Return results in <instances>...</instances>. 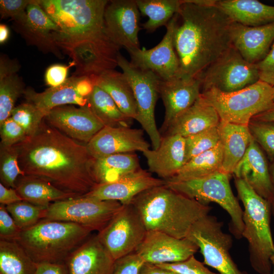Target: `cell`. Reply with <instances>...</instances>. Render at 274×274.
Segmentation results:
<instances>
[{"label": "cell", "mask_w": 274, "mask_h": 274, "mask_svg": "<svg viewBox=\"0 0 274 274\" xmlns=\"http://www.w3.org/2000/svg\"><path fill=\"white\" fill-rule=\"evenodd\" d=\"M107 0H39L58 25L56 46L68 55L74 76L92 77L118 66L121 48L107 34L104 15Z\"/></svg>", "instance_id": "cell-1"}, {"label": "cell", "mask_w": 274, "mask_h": 274, "mask_svg": "<svg viewBox=\"0 0 274 274\" xmlns=\"http://www.w3.org/2000/svg\"><path fill=\"white\" fill-rule=\"evenodd\" d=\"M14 146L25 175L43 179L77 197L98 185L92 170L94 158L86 144L68 137L45 119L33 135Z\"/></svg>", "instance_id": "cell-2"}, {"label": "cell", "mask_w": 274, "mask_h": 274, "mask_svg": "<svg viewBox=\"0 0 274 274\" xmlns=\"http://www.w3.org/2000/svg\"><path fill=\"white\" fill-rule=\"evenodd\" d=\"M215 0H181L175 15L174 46L179 76L198 78L232 46V21L215 5Z\"/></svg>", "instance_id": "cell-3"}, {"label": "cell", "mask_w": 274, "mask_h": 274, "mask_svg": "<svg viewBox=\"0 0 274 274\" xmlns=\"http://www.w3.org/2000/svg\"><path fill=\"white\" fill-rule=\"evenodd\" d=\"M131 203L147 231H158L178 238L186 237L192 225L212 209L165 184L143 191Z\"/></svg>", "instance_id": "cell-4"}, {"label": "cell", "mask_w": 274, "mask_h": 274, "mask_svg": "<svg viewBox=\"0 0 274 274\" xmlns=\"http://www.w3.org/2000/svg\"><path fill=\"white\" fill-rule=\"evenodd\" d=\"M92 232L74 223L43 219L22 230L16 241L37 264L64 263Z\"/></svg>", "instance_id": "cell-5"}, {"label": "cell", "mask_w": 274, "mask_h": 274, "mask_svg": "<svg viewBox=\"0 0 274 274\" xmlns=\"http://www.w3.org/2000/svg\"><path fill=\"white\" fill-rule=\"evenodd\" d=\"M238 197L244 206L242 237L249 244V259L259 274H270L274 243L270 226L271 204L257 194L244 179L234 177Z\"/></svg>", "instance_id": "cell-6"}, {"label": "cell", "mask_w": 274, "mask_h": 274, "mask_svg": "<svg viewBox=\"0 0 274 274\" xmlns=\"http://www.w3.org/2000/svg\"><path fill=\"white\" fill-rule=\"evenodd\" d=\"M200 96L215 109L220 121L244 125L274 105L272 87L261 80L232 92L210 88Z\"/></svg>", "instance_id": "cell-7"}, {"label": "cell", "mask_w": 274, "mask_h": 274, "mask_svg": "<svg viewBox=\"0 0 274 274\" xmlns=\"http://www.w3.org/2000/svg\"><path fill=\"white\" fill-rule=\"evenodd\" d=\"M230 175L219 172L202 178L183 181L167 180L165 185L203 205L218 204L229 214V229L239 239L244 228L243 211L231 190Z\"/></svg>", "instance_id": "cell-8"}, {"label": "cell", "mask_w": 274, "mask_h": 274, "mask_svg": "<svg viewBox=\"0 0 274 274\" xmlns=\"http://www.w3.org/2000/svg\"><path fill=\"white\" fill-rule=\"evenodd\" d=\"M223 224L216 217L207 215L192 225L186 237L198 247L203 263L220 274H248L239 269L233 261L229 253L232 238L223 232Z\"/></svg>", "instance_id": "cell-9"}, {"label": "cell", "mask_w": 274, "mask_h": 274, "mask_svg": "<svg viewBox=\"0 0 274 274\" xmlns=\"http://www.w3.org/2000/svg\"><path fill=\"white\" fill-rule=\"evenodd\" d=\"M123 206L118 201L103 200L84 195L51 203L46 209L43 219L70 222L98 232Z\"/></svg>", "instance_id": "cell-10"}, {"label": "cell", "mask_w": 274, "mask_h": 274, "mask_svg": "<svg viewBox=\"0 0 274 274\" xmlns=\"http://www.w3.org/2000/svg\"><path fill=\"white\" fill-rule=\"evenodd\" d=\"M118 65L127 78L132 90L137 108L135 119L151 141L152 149H157L161 140L155 118V108L159 96L160 79L153 72L132 65L120 53Z\"/></svg>", "instance_id": "cell-11"}, {"label": "cell", "mask_w": 274, "mask_h": 274, "mask_svg": "<svg viewBox=\"0 0 274 274\" xmlns=\"http://www.w3.org/2000/svg\"><path fill=\"white\" fill-rule=\"evenodd\" d=\"M198 78L201 92L214 88L223 92H232L259 80L256 64L247 61L233 46Z\"/></svg>", "instance_id": "cell-12"}, {"label": "cell", "mask_w": 274, "mask_h": 274, "mask_svg": "<svg viewBox=\"0 0 274 274\" xmlns=\"http://www.w3.org/2000/svg\"><path fill=\"white\" fill-rule=\"evenodd\" d=\"M147 230L131 204L123 205L108 224L97 235L114 260L135 252Z\"/></svg>", "instance_id": "cell-13"}, {"label": "cell", "mask_w": 274, "mask_h": 274, "mask_svg": "<svg viewBox=\"0 0 274 274\" xmlns=\"http://www.w3.org/2000/svg\"><path fill=\"white\" fill-rule=\"evenodd\" d=\"M140 12L135 1H109L104 15L106 32L112 40L127 51L140 48L138 34Z\"/></svg>", "instance_id": "cell-14"}, {"label": "cell", "mask_w": 274, "mask_h": 274, "mask_svg": "<svg viewBox=\"0 0 274 274\" xmlns=\"http://www.w3.org/2000/svg\"><path fill=\"white\" fill-rule=\"evenodd\" d=\"M175 15L168 23L166 31L160 42L154 47L127 51L130 63L134 66L155 73L161 80L179 76L180 65L173 42Z\"/></svg>", "instance_id": "cell-15"}, {"label": "cell", "mask_w": 274, "mask_h": 274, "mask_svg": "<svg viewBox=\"0 0 274 274\" xmlns=\"http://www.w3.org/2000/svg\"><path fill=\"white\" fill-rule=\"evenodd\" d=\"M94 86L90 77L72 75L58 86L49 87L42 92L29 88L25 89L23 95L27 102L36 106L47 115L57 107L68 104L86 106Z\"/></svg>", "instance_id": "cell-16"}, {"label": "cell", "mask_w": 274, "mask_h": 274, "mask_svg": "<svg viewBox=\"0 0 274 274\" xmlns=\"http://www.w3.org/2000/svg\"><path fill=\"white\" fill-rule=\"evenodd\" d=\"M199 248L187 237L178 238L158 231H147L135 250L144 262L154 264L183 261L194 255Z\"/></svg>", "instance_id": "cell-17"}, {"label": "cell", "mask_w": 274, "mask_h": 274, "mask_svg": "<svg viewBox=\"0 0 274 274\" xmlns=\"http://www.w3.org/2000/svg\"><path fill=\"white\" fill-rule=\"evenodd\" d=\"M45 121L68 137L87 144L105 126L87 105L63 106L52 109Z\"/></svg>", "instance_id": "cell-18"}, {"label": "cell", "mask_w": 274, "mask_h": 274, "mask_svg": "<svg viewBox=\"0 0 274 274\" xmlns=\"http://www.w3.org/2000/svg\"><path fill=\"white\" fill-rule=\"evenodd\" d=\"M94 158L106 156L140 151L150 149L142 129L130 127L104 126L86 144Z\"/></svg>", "instance_id": "cell-19"}, {"label": "cell", "mask_w": 274, "mask_h": 274, "mask_svg": "<svg viewBox=\"0 0 274 274\" xmlns=\"http://www.w3.org/2000/svg\"><path fill=\"white\" fill-rule=\"evenodd\" d=\"M201 92L199 78L178 76L169 80H160L159 96L165 108L160 132L162 135L180 114L190 108Z\"/></svg>", "instance_id": "cell-20"}, {"label": "cell", "mask_w": 274, "mask_h": 274, "mask_svg": "<svg viewBox=\"0 0 274 274\" xmlns=\"http://www.w3.org/2000/svg\"><path fill=\"white\" fill-rule=\"evenodd\" d=\"M26 13L25 22L15 25L16 29L30 45L62 58L60 49L52 38V33L59 30V27L42 8L39 0H32L26 8Z\"/></svg>", "instance_id": "cell-21"}, {"label": "cell", "mask_w": 274, "mask_h": 274, "mask_svg": "<svg viewBox=\"0 0 274 274\" xmlns=\"http://www.w3.org/2000/svg\"><path fill=\"white\" fill-rule=\"evenodd\" d=\"M165 184V180L153 177L150 172L142 168L115 182L98 184L85 195L103 200H116L127 205L143 191Z\"/></svg>", "instance_id": "cell-22"}, {"label": "cell", "mask_w": 274, "mask_h": 274, "mask_svg": "<svg viewBox=\"0 0 274 274\" xmlns=\"http://www.w3.org/2000/svg\"><path fill=\"white\" fill-rule=\"evenodd\" d=\"M231 38L232 46L242 57L256 64L266 56L274 42V22L249 26L233 22Z\"/></svg>", "instance_id": "cell-23"}, {"label": "cell", "mask_w": 274, "mask_h": 274, "mask_svg": "<svg viewBox=\"0 0 274 274\" xmlns=\"http://www.w3.org/2000/svg\"><path fill=\"white\" fill-rule=\"evenodd\" d=\"M233 174L245 180L257 194L272 204L274 188L267 162L253 138Z\"/></svg>", "instance_id": "cell-24"}, {"label": "cell", "mask_w": 274, "mask_h": 274, "mask_svg": "<svg viewBox=\"0 0 274 274\" xmlns=\"http://www.w3.org/2000/svg\"><path fill=\"white\" fill-rule=\"evenodd\" d=\"M114 262L96 234L74 250L64 264L68 274H111Z\"/></svg>", "instance_id": "cell-25"}, {"label": "cell", "mask_w": 274, "mask_h": 274, "mask_svg": "<svg viewBox=\"0 0 274 274\" xmlns=\"http://www.w3.org/2000/svg\"><path fill=\"white\" fill-rule=\"evenodd\" d=\"M149 172L160 179L168 180L174 177L186 163L185 139L179 135L161 136L159 147L143 152Z\"/></svg>", "instance_id": "cell-26"}, {"label": "cell", "mask_w": 274, "mask_h": 274, "mask_svg": "<svg viewBox=\"0 0 274 274\" xmlns=\"http://www.w3.org/2000/svg\"><path fill=\"white\" fill-rule=\"evenodd\" d=\"M220 122V118L215 109L200 95L190 108L175 119L161 136L179 134L186 138L218 126Z\"/></svg>", "instance_id": "cell-27"}, {"label": "cell", "mask_w": 274, "mask_h": 274, "mask_svg": "<svg viewBox=\"0 0 274 274\" xmlns=\"http://www.w3.org/2000/svg\"><path fill=\"white\" fill-rule=\"evenodd\" d=\"M218 128L223 151L221 171L231 175L245 154L253 137L248 125L220 121Z\"/></svg>", "instance_id": "cell-28"}, {"label": "cell", "mask_w": 274, "mask_h": 274, "mask_svg": "<svg viewBox=\"0 0 274 274\" xmlns=\"http://www.w3.org/2000/svg\"><path fill=\"white\" fill-rule=\"evenodd\" d=\"M214 5L234 22L249 26L274 22V6L256 0H219Z\"/></svg>", "instance_id": "cell-29"}, {"label": "cell", "mask_w": 274, "mask_h": 274, "mask_svg": "<svg viewBox=\"0 0 274 274\" xmlns=\"http://www.w3.org/2000/svg\"><path fill=\"white\" fill-rule=\"evenodd\" d=\"M90 78L94 85L98 86L111 96L124 115L132 120L136 119L137 108L133 93L122 72L111 70Z\"/></svg>", "instance_id": "cell-30"}, {"label": "cell", "mask_w": 274, "mask_h": 274, "mask_svg": "<svg viewBox=\"0 0 274 274\" xmlns=\"http://www.w3.org/2000/svg\"><path fill=\"white\" fill-rule=\"evenodd\" d=\"M142 168L135 152L94 158L92 166V173L98 185L115 182Z\"/></svg>", "instance_id": "cell-31"}, {"label": "cell", "mask_w": 274, "mask_h": 274, "mask_svg": "<svg viewBox=\"0 0 274 274\" xmlns=\"http://www.w3.org/2000/svg\"><path fill=\"white\" fill-rule=\"evenodd\" d=\"M20 66L17 60L1 55L0 59V124L11 116L17 99L25 90L17 73Z\"/></svg>", "instance_id": "cell-32"}, {"label": "cell", "mask_w": 274, "mask_h": 274, "mask_svg": "<svg viewBox=\"0 0 274 274\" xmlns=\"http://www.w3.org/2000/svg\"><path fill=\"white\" fill-rule=\"evenodd\" d=\"M15 189L23 200L45 208L54 202L78 197L46 181L28 175L17 179Z\"/></svg>", "instance_id": "cell-33"}, {"label": "cell", "mask_w": 274, "mask_h": 274, "mask_svg": "<svg viewBox=\"0 0 274 274\" xmlns=\"http://www.w3.org/2000/svg\"><path fill=\"white\" fill-rule=\"evenodd\" d=\"M222 146L220 141L213 148L188 160L174 177L168 180L183 181L197 179L222 172Z\"/></svg>", "instance_id": "cell-34"}, {"label": "cell", "mask_w": 274, "mask_h": 274, "mask_svg": "<svg viewBox=\"0 0 274 274\" xmlns=\"http://www.w3.org/2000/svg\"><path fill=\"white\" fill-rule=\"evenodd\" d=\"M88 106L105 126L130 127L133 120L119 109L111 96L94 85L88 99Z\"/></svg>", "instance_id": "cell-35"}, {"label": "cell", "mask_w": 274, "mask_h": 274, "mask_svg": "<svg viewBox=\"0 0 274 274\" xmlns=\"http://www.w3.org/2000/svg\"><path fill=\"white\" fill-rule=\"evenodd\" d=\"M37 265L16 241L0 239V274H36Z\"/></svg>", "instance_id": "cell-36"}, {"label": "cell", "mask_w": 274, "mask_h": 274, "mask_svg": "<svg viewBox=\"0 0 274 274\" xmlns=\"http://www.w3.org/2000/svg\"><path fill=\"white\" fill-rule=\"evenodd\" d=\"M139 10L148 17L142 24L148 32H153L159 27L167 25L180 9L181 0H135Z\"/></svg>", "instance_id": "cell-37"}, {"label": "cell", "mask_w": 274, "mask_h": 274, "mask_svg": "<svg viewBox=\"0 0 274 274\" xmlns=\"http://www.w3.org/2000/svg\"><path fill=\"white\" fill-rule=\"evenodd\" d=\"M46 114L32 103L26 102L15 107L10 117L24 130L27 136L38 130Z\"/></svg>", "instance_id": "cell-38"}, {"label": "cell", "mask_w": 274, "mask_h": 274, "mask_svg": "<svg viewBox=\"0 0 274 274\" xmlns=\"http://www.w3.org/2000/svg\"><path fill=\"white\" fill-rule=\"evenodd\" d=\"M25 175L18 162V155L14 146L6 147L0 145L1 183L7 188L15 189L16 182Z\"/></svg>", "instance_id": "cell-39"}, {"label": "cell", "mask_w": 274, "mask_h": 274, "mask_svg": "<svg viewBox=\"0 0 274 274\" xmlns=\"http://www.w3.org/2000/svg\"><path fill=\"white\" fill-rule=\"evenodd\" d=\"M6 207L21 230L33 226L43 219L46 209L24 200L8 205Z\"/></svg>", "instance_id": "cell-40"}, {"label": "cell", "mask_w": 274, "mask_h": 274, "mask_svg": "<svg viewBox=\"0 0 274 274\" xmlns=\"http://www.w3.org/2000/svg\"><path fill=\"white\" fill-rule=\"evenodd\" d=\"M185 139L186 163L192 158L213 148L219 143L220 136L218 126L187 136Z\"/></svg>", "instance_id": "cell-41"}, {"label": "cell", "mask_w": 274, "mask_h": 274, "mask_svg": "<svg viewBox=\"0 0 274 274\" xmlns=\"http://www.w3.org/2000/svg\"><path fill=\"white\" fill-rule=\"evenodd\" d=\"M248 127L254 140L274 159V122L251 120Z\"/></svg>", "instance_id": "cell-42"}, {"label": "cell", "mask_w": 274, "mask_h": 274, "mask_svg": "<svg viewBox=\"0 0 274 274\" xmlns=\"http://www.w3.org/2000/svg\"><path fill=\"white\" fill-rule=\"evenodd\" d=\"M32 0H1L0 14L2 19L11 18L15 25L24 23L27 19L26 8Z\"/></svg>", "instance_id": "cell-43"}, {"label": "cell", "mask_w": 274, "mask_h": 274, "mask_svg": "<svg viewBox=\"0 0 274 274\" xmlns=\"http://www.w3.org/2000/svg\"><path fill=\"white\" fill-rule=\"evenodd\" d=\"M1 145L10 147L23 142L26 138L23 128L11 117L0 124Z\"/></svg>", "instance_id": "cell-44"}, {"label": "cell", "mask_w": 274, "mask_h": 274, "mask_svg": "<svg viewBox=\"0 0 274 274\" xmlns=\"http://www.w3.org/2000/svg\"><path fill=\"white\" fill-rule=\"evenodd\" d=\"M156 265L179 274H216L210 271L203 263L197 260L194 255L183 261Z\"/></svg>", "instance_id": "cell-45"}, {"label": "cell", "mask_w": 274, "mask_h": 274, "mask_svg": "<svg viewBox=\"0 0 274 274\" xmlns=\"http://www.w3.org/2000/svg\"><path fill=\"white\" fill-rule=\"evenodd\" d=\"M144 261L135 252L115 260L111 274H140Z\"/></svg>", "instance_id": "cell-46"}, {"label": "cell", "mask_w": 274, "mask_h": 274, "mask_svg": "<svg viewBox=\"0 0 274 274\" xmlns=\"http://www.w3.org/2000/svg\"><path fill=\"white\" fill-rule=\"evenodd\" d=\"M21 231L8 212L6 206L0 204V239L16 241Z\"/></svg>", "instance_id": "cell-47"}, {"label": "cell", "mask_w": 274, "mask_h": 274, "mask_svg": "<svg viewBox=\"0 0 274 274\" xmlns=\"http://www.w3.org/2000/svg\"><path fill=\"white\" fill-rule=\"evenodd\" d=\"M74 66L72 61L68 65L54 64L49 66L45 74L46 84L50 87L58 86L65 82L68 70Z\"/></svg>", "instance_id": "cell-48"}, {"label": "cell", "mask_w": 274, "mask_h": 274, "mask_svg": "<svg viewBox=\"0 0 274 274\" xmlns=\"http://www.w3.org/2000/svg\"><path fill=\"white\" fill-rule=\"evenodd\" d=\"M259 80L274 86V42L266 56L256 64Z\"/></svg>", "instance_id": "cell-49"}, {"label": "cell", "mask_w": 274, "mask_h": 274, "mask_svg": "<svg viewBox=\"0 0 274 274\" xmlns=\"http://www.w3.org/2000/svg\"><path fill=\"white\" fill-rule=\"evenodd\" d=\"M23 200L15 189L7 188L0 183V203L8 206Z\"/></svg>", "instance_id": "cell-50"}, {"label": "cell", "mask_w": 274, "mask_h": 274, "mask_svg": "<svg viewBox=\"0 0 274 274\" xmlns=\"http://www.w3.org/2000/svg\"><path fill=\"white\" fill-rule=\"evenodd\" d=\"M36 274H68L64 263L38 264Z\"/></svg>", "instance_id": "cell-51"}, {"label": "cell", "mask_w": 274, "mask_h": 274, "mask_svg": "<svg viewBox=\"0 0 274 274\" xmlns=\"http://www.w3.org/2000/svg\"><path fill=\"white\" fill-rule=\"evenodd\" d=\"M140 274H179L175 271L160 267L156 264L144 262Z\"/></svg>", "instance_id": "cell-52"}, {"label": "cell", "mask_w": 274, "mask_h": 274, "mask_svg": "<svg viewBox=\"0 0 274 274\" xmlns=\"http://www.w3.org/2000/svg\"><path fill=\"white\" fill-rule=\"evenodd\" d=\"M252 120L274 122V105L268 110L254 116Z\"/></svg>", "instance_id": "cell-53"}, {"label": "cell", "mask_w": 274, "mask_h": 274, "mask_svg": "<svg viewBox=\"0 0 274 274\" xmlns=\"http://www.w3.org/2000/svg\"><path fill=\"white\" fill-rule=\"evenodd\" d=\"M10 30L8 27L4 24H0V44H3L9 39Z\"/></svg>", "instance_id": "cell-54"}, {"label": "cell", "mask_w": 274, "mask_h": 274, "mask_svg": "<svg viewBox=\"0 0 274 274\" xmlns=\"http://www.w3.org/2000/svg\"><path fill=\"white\" fill-rule=\"evenodd\" d=\"M272 177L271 178V179H272V182L273 188H274V164L272 167ZM271 212H272V214L274 215V195H273V201L271 204Z\"/></svg>", "instance_id": "cell-55"}, {"label": "cell", "mask_w": 274, "mask_h": 274, "mask_svg": "<svg viewBox=\"0 0 274 274\" xmlns=\"http://www.w3.org/2000/svg\"><path fill=\"white\" fill-rule=\"evenodd\" d=\"M270 261H271V264H272L273 266V274H274V254L271 257Z\"/></svg>", "instance_id": "cell-56"}, {"label": "cell", "mask_w": 274, "mask_h": 274, "mask_svg": "<svg viewBox=\"0 0 274 274\" xmlns=\"http://www.w3.org/2000/svg\"><path fill=\"white\" fill-rule=\"evenodd\" d=\"M272 88H273V100H274V86L272 87Z\"/></svg>", "instance_id": "cell-57"}]
</instances>
